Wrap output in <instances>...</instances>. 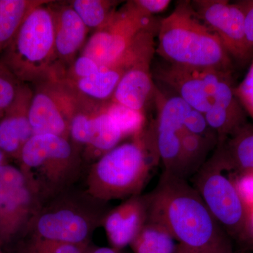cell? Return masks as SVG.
Here are the masks:
<instances>
[{"label":"cell","instance_id":"obj_38","mask_svg":"<svg viewBox=\"0 0 253 253\" xmlns=\"http://www.w3.org/2000/svg\"><path fill=\"white\" fill-rule=\"evenodd\" d=\"M0 243H1V241H0Z\"/></svg>","mask_w":253,"mask_h":253},{"label":"cell","instance_id":"obj_34","mask_svg":"<svg viewBox=\"0 0 253 253\" xmlns=\"http://www.w3.org/2000/svg\"><path fill=\"white\" fill-rule=\"evenodd\" d=\"M246 244L253 249V206L249 208V224Z\"/></svg>","mask_w":253,"mask_h":253},{"label":"cell","instance_id":"obj_18","mask_svg":"<svg viewBox=\"0 0 253 253\" xmlns=\"http://www.w3.org/2000/svg\"><path fill=\"white\" fill-rule=\"evenodd\" d=\"M151 59L136 63L125 73L113 93L112 102L142 111L153 89L149 72Z\"/></svg>","mask_w":253,"mask_h":253},{"label":"cell","instance_id":"obj_19","mask_svg":"<svg viewBox=\"0 0 253 253\" xmlns=\"http://www.w3.org/2000/svg\"><path fill=\"white\" fill-rule=\"evenodd\" d=\"M56 57L69 61L84 44L88 28L71 6L53 10Z\"/></svg>","mask_w":253,"mask_h":253},{"label":"cell","instance_id":"obj_36","mask_svg":"<svg viewBox=\"0 0 253 253\" xmlns=\"http://www.w3.org/2000/svg\"><path fill=\"white\" fill-rule=\"evenodd\" d=\"M7 163L6 162V155L2 152L1 149H0V168L1 166H4V164Z\"/></svg>","mask_w":253,"mask_h":253},{"label":"cell","instance_id":"obj_33","mask_svg":"<svg viewBox=\"0 0 253 253\" xmlns=\"http://www.w3.org/2000/svg\"><path fill=\"white\" fill-rule=\"evenodd\" d=\"M241 5L245 14V31L250 45L253 48V1L243 2Z\"/></svg>","mask_w":253,"mask_h":253},{"label":"cell","instance_id":"obj_12","mask_svg":"<svg viewBox=\"0 0 253 253\" xmlns=\"http://www.w3.org/2000/svg\"><path fill=\"white\" fill-rule=\"evenodd\" d=\"M226 71L214 68L190 67L172 64L158 71L157 77L171 86L192 109L206 113L214 99Z\"/></svg>","mask_w":253,"mask_h":253},{"label":"cell","instance_id":"obj_2","mask_svg":"<svg viewBox=\"0 0 253 253\" xmlns=\"http://www.w3.org/2000/svg\"><path fill=\"white\" fill-rule=\"evenodd\" d=\"M149 156L157 161L141 134L134 141L118 145L91 165L86 173L84 193L104 204L141 194L154 163Z\"/></svg>","mask_w":253,"mask_h":253},{"label":"cell","instance_id":"obj_3","mask_svg":"<svg viewBox=\"0 0 253 253\" xmlns=\"http://www.w3.org/2000/svg\"><path fill=\"white\" fill-rule=\"evenodd\" d=\"M158 53L172 64L226 71L230 58L219 37L179 4L161 22Z\"/></svg>","mask_w":253,"mask_h":253},{"label":"cell","instance_id":"obj_7","mask_svg":"<svg viewBox=\"0 0 253 253\" xmlns=\"http://www.w3.org/2000/svg\"><path fill=\"white\" fill-rule=\"evenodd\" d=\"M229 169L216 153L191 177L210 212L229 239L246 244L249 211Z\"/></svg>","mask_w":253,"mask_h":253},{"label":"cell","instance_id":"obj_5","mask_svg":"<svg viewBox=\"0 0 253 253\" xmlns=\"http://www.w3.org/2000/svg\"><path fill=\"white\" fill-rule=\"evenodd\" d=\"M18 161L42 204L70 189L81 172V158L72 143L54 134H34Z\"/></svg>","mask_w":253,"mask_h":253},{"label":"cell","instance_id":"obj_21","mask_svg":"<svg viewBox=\"0 0 253 253\" xmlns=\"http://www.w3.org/2000/svg\"><path fill=\"white\" fill-rule=\"evenodd\" d=\"M216 153L229 170L236 174L253 173V130L248 126L218 144Z\"/></svg>","mask_w":253,"mask_h":253},{"label":"cell","instance_id":"obj_27","mask_svg":"<svg viewBox=\"0 0 253 253\" xmlns=\"http://www.w3.org/2000/svg\"><path fill=\"white\" fill-rule=\"evenodd\" d=\"M0 63V118L14 101L21 83Z\"/></svg>","mask_w":253,"mask_h":253},{"label":"cell","instance_id":"obj_1","mask_svg":"<svg viewBox=\"0 0 253 253\" xmlns=\"http://www.w3.org/2000/svg\"><path fill=\"white\" fill-rule=\"evenodd\" d=\"M147 196L148 220L164 226L179 244L204 249L230 241L186 179L163 172Z\"/></svg>","mask_w":253,"mask_h":253},{"label":"cell","instance_id":"obj_24","mask_svg":"<svg viewBox=\"0 0 253 253\" xmlns=\"http://www.w3.org/2000/svg\"><path fill=\"white\" fill-rule=\"evenodd\" d=\"M71 6L87 28H100L106 26L115 14L112 1L103 0H75Z\"/></svg>","mask_w":253,"mask_h":253},{"label":"cell","instance_id":"obj_17","mask_svg":"<svg viewBox=\"0 0 253 253\" xmlns=\"http://www.w3.org/2000/svg\"><path fill=\"white\" fill-rule=\"evenodd\" d=\"M237 99L226 76L218 86L211 108L204 114L208 126L217 135L218 144L246 126L244 112Z\"/></svg>","mask_w":253,"mask_h":253},{"label":"cell","instance_id":"obj_14","mask_svg":"<svg viewBox=\"0 0 253 253\" xmlns=\"http://www.w3.org/2000/svg\"><path fill=\"white\" fill-rule=\"evenodd\" d=\"M83 109L73 116L70 138L85 146L88 157L99 158L116 147L124 136L105 108L100 111Z\"/></svg>","mask_w":253,"mask_h":253},{"label":"cell","instance_id":"obj_6","mask_svg":"<svg viewBox=\"0 0 253 253\" xmlns=\"http://www.w3.org/2000/svg\"><path fill=\"white\" fill-rule=\"evenodd\" d=\"M37 5L23 19L12 41L0 56V63L20 82L36 81L50 76L55 51L53 10Z\"/></svg>","mask_w":253,"mask_h":253},{"label":"cell","instance_id":"obj_10","mask_svg":"<svg viewBox=\"0 0 253 253\" xmlns=\"http://www.w3.org/2000/svg\"><path fill=\"white\" fill-rule=\"evenodd\" d=\"M48 82L32 96L29 120L33 135L51 134L69 139L73 116L84 107L81 95L66 83Z\"/></svg>","mask_w":253,"mask_h":253},{"label":"cell","instance_id":"obj_28","mask_svg":"<svg viewBox=\"0 0 253 253\" xmlns=\"http://www.w3.org/2000/svg\"><path fill=\"white\" fill-rule=\"evenodd\" d=\"M184 126L188 131L193 134L202 136L211 141L214 139L213 133H210V131H214L208 126L204 113L196 110L191 109L186 116Z\"/></svg>","mask_w":253,"mask_h":253},{"label":"cell","instance_id":"obj_11","mask_svg":"<svg viewBox=\"0 0 253 253\" xmlns=\"http://www.w3.org/2000/svg\"><path fill=\"white\" fill-rule=\"evenodd\" d=\"M191 109L179 96L168 99L160 111L154 132L147 136L162 161L163 172L184 179L186 176L181 139L184 121Z\"/></svg>","mask_w":253,"mask_h":253},{"label":"cell","instance_id":"obj_35","mask_svg":"<svg viewBox=\"0 0 253 253\" xmlns=\"http://www.w3.org/2000/svg\"><path fill=\"white\" fill-rule=\"evenodd\" d=\"M87 253H123L119 250L113 249L112 247H102L95 249L94 251H90Z\"/></svg>","mask_w":253,"mask_h":253},{"label":"cell","instance_id":"obj_30","mask_svg":"<svg viewBox=\"0 0 253 253\" xmlns=\"http://www.w3.org/2000/svg\"><path fill=\"white\" fill-rule=\"evenodd\" d=\"M234 91L236 97L239 98L253 118V61L246 78Z\"/></svg>","mask_w":253,"mask_h":253},{"label":"cell","instance_id":"obj_15","mask_svg":"<svg viewBox=\"0 0 253 253\" xmlns=\"http://www.w3.org/2000/svg\"><path fill=\"white\" fill-rule=\"evenodd\" d=\"M149 219L147 194L126 199L108 211L102 225L111 247L122 251L133 242Z\"/></svg>","mask_w":253,"mask_h":253},{"label":"cell","instance_id":"obj_4","mask_svg":"<svg viewBox=\"0 0 253 253\" xmlns=\"http://www.w3.org/2000/svg\"><path fill=\"white\" fill-rule=\"evenodd\" d=\"M69 189L46 200L32 218L26 234L63 244L88 246L91 235L102 224L107 212L104 203Z\"/></svg>","mask_w":253,"mask_h":253},{"label":"cell","instance_id":"obj_9","mask_svg":"<svg viewBox=\"0 0 253 253\" xmlns=\"http://www.w3.org/2000/svg\"><path fill=\"white\" fill-rule=\"evenodd\" d=\"M42 204L31 181L20 167L0 168V241L9 243L26 231Z\"/></svg>","mask_w":253,"mask_h":253},{"label":"cell","instance_id":"obj_37","mask_svg":"<svg viewBox=\"0 0 253 253\" xmlns=\"http://www.w3.org/2000/svg\"><path fill=\"white\" fill-rule=\"evenodd\" d=\"M1 246H2V244L0 243V253H4L2 251V249H1Z\"/></svg>","mask_w":253,"mask_h":253},{"label":"cell","instance_id":"obj_29","mask_svg":"<svg viewBox=\"0 0 253 253\" xmlns=\"http://www.w3.org/2000/svg\"><path fill=\"white\" fill-rule=\"evenodd\" d=\"M102 67L91 58L82 54L73 63L71 69V75L73 76H71L69 81L89 77L97 73Z\"/></svg>","mask_w":253,"mask_h":253},{"label":"cell","instance_id":"obj_32","mask_svg":"<svg viewBox=\"0 0 253 253\" xmlns=\"http://www.w3.org/2000/svg\"><path fill=\"white\" fill-rule=\"evenodd\" d=\"M137 7L148 14L161 12L168 7L170 1L168 0H138L134 1Z\"/></svg>","mask_w":253,"mask_h":253},{"label":"cell","instance_id":"obj_22","mask_svg":"<svg viewBox=\"0 0 253 253\" xmlns=\"http://www.w3.org/2000/svg\"><path fill=\"white\" fill-rule=\"evenodd\" d=\"M43 1L0 0V56L12 41L30 10Z\"/></svg>","mask_w":253,"mask_h":253},{"label":"cell","instance_id":"obj_13","mask_svg":"<svg viewBox=\"0 0 253 253\" xmlns=\"http://www.w3.org/2000/svg\"><path fill=\"white\" fill-rule=\"evenodd\" d=\"M194 2L200 17L219 37L228 54L242 61L249 58L253 48L246 38L245 14L241 5L221 0Z\"/></svg>","mask_w":253,"mask_h":253},{"label":"cell","instance_id":"obj_31","mask_svg":"<svg viewBox=\"0 0 253 253\" xmlns=\"http://www.w3.org/2000/svg\"><path fill=\"white\" fill-rule=\"evenodd\" d=\"M176 253H233V251L231 242L228 241L204 249H191L179 244Z\"/></svg>","mask_w":253,"mask_h":253},{"label":"cell","instance_id":"obj_20","mask_svg":"<svg viewBox=\"0 0 253 253\" xmlns=\"http://www.w3.org/2000/svg\"><path fill=\"white\" fill-rule=\"evenodd\" d=\"M136 64L133 60H125L113 66H103L89 77L68 81L66 83L78 94L88 99L105 100L113 96L118 83L125 73Z\"/></svg>","mask_w":253,"mask_h":253},{"label":"cell","instance_id":"obj_25","mask_svg":"<svg viewBox=\"0 0 253 253\" xmlns=\"http://www.w3.org/2000/svg\"><path fill=\"white\" fill-rule=\"evenodd\" d=\"M106 109L113 121L122 131L123 136H138L141 134L144 123L142 111H136L112 102Z\"/></svg>","mask_w":253,"mask_h":253},{"label":"cell","instance_id":"obj_16","mask_svg":"<svg viewBox=\"0 0 253 253\" xmlns=\"http://www.w3.org/2000/svg\"><path fill=\"white\" fill-rule=\"evenodd\" d=\"M33 93L20 84L11 104L0 118V149L6 157L18 160L23 146L33 136L29 120V109Z\"/></svg>","mask_w":253,"mask_h":253},{"label":"cell","instance_id":"obj_26","mask_svg":"<svg viewBox=\"0 0 253 253\" xmlns=\"http://www.w3.org/2000/svg\"><path fill=\"white\" fill-rule=\"evenodd\" d=\"M88 246L55 242L28 234L18 253H87Z\"/></svg>","mask_w":253,"mask_h":253},{"label":"cell","instance_id":"obj_8","mask_svg":"<svg viewBox=\"0 0 253 253\" xmlns=\"http://www.w3.org/2000/svg\"><path fill=\"white\" fill-rule=\"evenodd\" d=\"M149 14L134 3L123 12L114 14L104 27L97 30L86 43L83 55L101 66H113L121 62L146 30Z\"/></svg>","mask_w":253,"mask_h":253},{"label":"cell","instance_id":"obj_23","mask_svg":"<svg viewBox=\"0 0 253 253\" xmlns=\"http://www.w3.org/2000/svg\"><path fill=\"white\" fill-rule=\"evenodd\" d=\"M179 243L164 226L148 220L130 245L134 253H176Z\"/></svg>","mask_w":253,"mask_h":253}]
</instances>
